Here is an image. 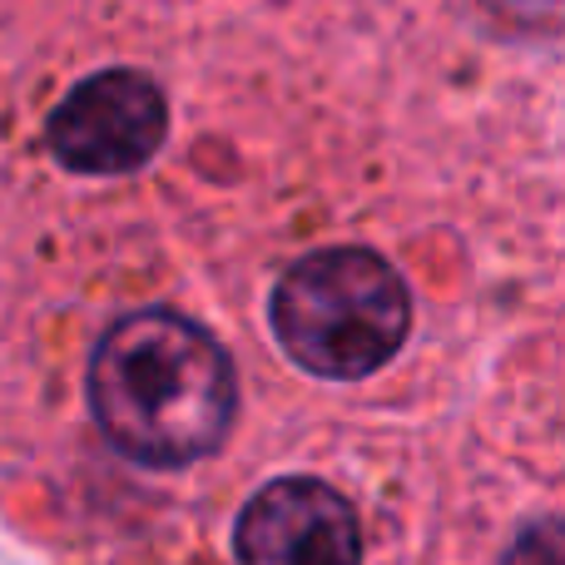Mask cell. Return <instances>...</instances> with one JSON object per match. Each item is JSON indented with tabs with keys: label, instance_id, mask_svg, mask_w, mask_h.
<instances>
[{
	"label": "cell",
	"instance_id": "cell-1",
	"mask_svg": "<svg viewBox=\"0 0 565 565\" xmlns=\"http://www.w3.org/2000/svg\"><path fill=\"white\" fill-rule=\"evenodd\" d=\"M89 412L109 447L139 467H189L224 447L238 377L214 332L169 308L109 322L89 352Z\"/></svg>",
	"mask_w": 565,
	"mask_h": 565
},
{
	"label": "cell",
	"instance_id": "cell-2",
	"mask_svg": "<svg viewBox=\"0 0 565 565\" xmlns=\"http://www.w3.org/2000/svg\"><path fill=\"white\" fill-rule=\"evenodd\" d=\"M412 328V292L372 248H318L274 288V332L312 377L358 382L387 367Z\"/></svg>",
	"mask_w": 565,
	"mask_h": 565
},
{
	"label": "cell",
	"instance_id": "cell-3",
	"mask_svg": "<svg viewBox=\"0 0 565 565\" xmlns=\"http://www.w3.org/2000/svg\"><path fill=\"white\" fill-rule=\"evenodd\" d=\"M169 135L164 89L139 70H105L70 89L50 115V154L75 174H135Z\"/></svg>",
	"mask_w": 565,
	"mask_h": 565
},
{
	"label": "cell",
	"instance_id": "cell-4",
	"mask_svg": "<svg viewBox=\"0 0 565 565\" xmlns=\"http://www.w3.org/2000/svg\"><path fill=\"white\" fill-rule=\"evenodd\" d=\"M234 551L244 565H362V526L328 481L282 477L244 507Z\"/></svg>",
	"mask_w": 565,
	"mask_h": 565
},
{
	"label": "cell",
	"instance_id": "cell-5",
	"mask_svg": "<svg viewBox=\"0 0 565 565\" xmlns=\"http://www.w3.org/2000/svg\"><path fill=\"white\" fill-rule=\"evenodd\" d=\"M507 565H561V531L556 526H531L526 536L511 546Z\"/></svg>",
	"mask_w": 565,
	"mask_h": 565
}]
</instances>
